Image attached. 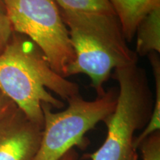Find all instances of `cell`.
Wrapping results in <instances>:
<instances>
[{"label": "cell", "instance_id": "4", "mask_svg": "<svg viewBox=\"0 0 160 160\" xmlns=\"http://www.w3.org/2000/svg\"><path fill=\"white\" fill-rule=\"evenodd\" d=\"M117 93L111 89L92 101L77 95L68 100L67 108L57 113L52 111L49 104H42V133L33 160H59L74 146L87 147L89 141L85 134L113 113Z\"/></svg>", "mask_w": 160, "mask_h": 160}, {"label": "cell", "instance_id": "8", "mask_svg": "<svg viewBox=\"0 0 160 160\" xmlns=\"http://www.w3.org/2000/svg\"><path fill=\"white\" fill-rule=\"evenodd\" d=\"M137 55H148L151 53H160V6L150 12L140 22L136 31Z\"/></svg>", "mask_w": 160, "mask_h": 160}, {"label": "cell", "instance_id": "14", "mask_svg": "<svg viewBox=\"0 0 160 160\" xmlns=\"http://www.w3.org/2000/svg\"><path fill=\"white\" fill-rule=\"evenodd\" d=\"M77 159L78 153L74 148H73L70 150L68 152H67L59 160H77Z\"/></svg>", "mask_w": 160, "mask_h": 160}, {"label": "cell", "instance_id": "1", "mask_svg": "<svg viewBox=\"0 0 160 160\" xmlns=\"http://www.w3.org/2000/svg\"><path fill=\"white\" fill-rule=\"evenodd\" d=\"M64 100L80 94L79 86L53 71L31 39L13 32L0 53V91L29 119L43 128L42 104L60 109Z\"/></svg>", "mask_w": 160, "mask_h": 160}, {"label": "cell", "instance_id": "2", "mask_svg": "<svg viewBox=\"0 0 160 160\" xmlns=\"http://www.w3.org/2000/svg\"><path fill=\"white\" fill-rule=\"evenodd\" d=\"M60 13L75 56L67 77L86 74L97 97H101L105 93L103 85L112 71L137 63L139 57L128 45L115 14L62 9Z\"/></svg>", "mask_w": 160, "mask_h": 160}, {"label": "cell", "instance_id": "3", "mask_svg": "<svg viewBox=\"0 0 160 160\" xmlns=\"http://www.w3.org/2000/svg\"><path fill=\"white\" fill-rule=\"evenodd\" d=\"M119 83L114 111L104 122L107 137L91 160H127L137 153L134 133L145 128L153 108V96L146 72L137 63L114 70Z\"/></svg>", "mask_w": 160, "mask_h": 160}, {"label": "cell", "instance_id": "15", "mask_svg": "<svg viewBox=\"0 0 160 160\" xmlns=\"http://www.w3.org/2000/svg\"><path fill=\"white\" fill-rule=\"evenodd\" d=\"M0 13H5V8H4V5H3L2 1V0H0Z\"/></svg>", "mask_w": 160, "mask_h": 160}, {"label": "cell", "instance_id": "13", "mask_svg": "<svg viewBox=\"0 0 160 160\" xmlns=\"http://www.w3.org/2000/svg\"><path fill=\"white\" fill-rule=\"evenodd\" d=\"M14 106L15 104L0 91V117L6 114Z\"/></svg>", "mask_w": 160, "mask_h": 160}, {"label": "cell", "instance_id": "7", "mask_svg": "<svg viewBox=\"0 0 160 160\" xmlns=\"http://www.w3.org/2000/svg\"><path fill=\"white\" fill-rule=\"evenodd\" d=\"M113 8L126 41L135 37L140 22L152 10L160 6V0H108Z\"/></svg>", "mask_w": 160, "mask_h": 160}, {"label": "cell", "instance_id": "6", "mask_svg": "<svg viewBox=\"0 0 160 160\" xmlns=\"http://www.w3.org/2000/svg\"><path fill=\"white\" fill-rule=\"evenodd\" d=\"M42 133V128L14 106L0 117V160H33Z\"/></svg>", "mask_w": 160, "mask_h": 160}, {"label": "cell", "instance_id": "5", "mask_svg": "<svg viewBox=\"0 0 160 160\" xmlns=\"http://www.w3.org/2000/svg\"><path fill=\"white\" fill-rule=\"evenodd\" d=\"M2 1L13 31L31 39L51 68L67 78L68 70L75 56L55 0Z\"/></svg>", "mask_w": 160, "mask_h": 160}, {"label": "cell", "instance_id": "12", "mask_svg": "<svg viewBox=\"0 0 160 160\" xmlns=\"http://www.w3.org/2000/svg\"><path fill=\"white\" fill-rule=\"evenodd\" d=\"M13 31L7 16L0 13V53L11 39Z\"/></svg>", "mask_w": 160, "mask_h": 160}, {"label": "cell", "instance_id": "11", "mask_svg": "<svg viewBox=\"0 0 160 160\" xmlns=\"http://www.w3.org/2000/svg\"><path fill=\"white\" fill-rule=\"evenodd\" d=\"M142 160H160V132L157 131L140 144Z\"/></svg>", "mask_w": 160, "mask_h": 160}, {"label": "cell", "instance_id": "10", "mask_svg": "<svg viewBox=\"0 0 160 160\" xmlns=\"http://www.w3.org/2000/svg\"><path fill=\"white\" fill-rule=\"evenodd\" d=\"M55 2L59 8L64 11L115 14L108 0H55Z\"/></svg>", "mask_w": 160, "mask_h": 160}, {"label": "cell", "instance_id": "16", "mask_svg": "<svg viewBox=\"0 0 160 160\" xmlns=\"http://www.w3.org/2000/svg\"><path fill=\"white\" fill-rule=\"evenodd\" d=\"M137 159H138V156H137V153H136L133 155H132L131 157H129L127 160H137Z\"/></svg>", "mask_w": 160, "mask_h": 160}, {"label": "cell", "instance_id": "9", "mask_svg": "<svg viewBox=\"0 0 160 160\" xmlns=\"http://www.w3.org/2000/svg\"><path fill=\"white\" fill-rule=\"evenodd\" d=\"M155 82V99L152 115L148 123L139 136L133 140V148L137 150L140 144L149 136L153 134L160 129V58L159 53L157 52L148 55Z\"/></svg>", "mask_w": 160, "mask_h": 160}]
</instances>
